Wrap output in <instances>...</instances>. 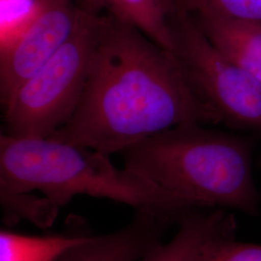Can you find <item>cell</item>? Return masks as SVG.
I'll return each instance as SVG.
<instances>
[{
    "instance_id": "obj_7",
    "label": "cell",
    "mask_w": 261,
    "mask_h": 261,
    "mask_svg": "<svg viewBox=\"0 0 261 261\" xmlns=\"http://www.w3.org/2000/svg\"><path fill=\"white\" fill-rule=\"evenodd\" d=\"M156 218L139 213L118 231L89 237L61 254L56 261H132L160 242L162 225Z\"/></svg>"
},
{
    "instance_id": "obj_5",
    "label": "cell",
    "mask_w": 261,
    "mask_h": 261,
    "mask_svg": "<svg viewBox=\"0 0 261 261\" xmlns=\"http://www.w3.org/2000/svg\"><path fill=\"white\" fill-rule=\"evenodd\" d=\"M172 53L206 101L234 130L261 135V84L215 47L194 16L176 8L168 19Z\"/></svg>"
},
{
    "instance_id": "obj_8",
    "label": "cell",
    "mask_w": 261,
    "mask_h": 261,
    "mask_svg": "<svg viewBox=\"0 0 261 261\" xmlns=\"http://www.w3.org/2000/svg\"><path fill=\"white\" fill-rule=\"evenodd\" d=\"M235 229L233 218L223 209L210 213L193 211L179 222L177 232L168 242L160 241L132 261H196L207 246L234 235Z\"/></svg>"
},
{
    "instance_id": "obj_6",
    "label": "cell",
    "mask_w": 261,
    "mask_h": 261,
    "mask_svg": "<svg viewBox=\"0 0 261 261\" xmlns=\"http://www.w3.org/2000/svg\"><path fill=\"white\" fill-rule=\"evenodd\" d=\"M82 5L83 0H36L27 22L1 43L2 103L64 44L76 25Z\"/></svg>"
},
{
    "instance_id": "obj_4",
    "label": "cell",
    "mask_w": 261,
    "mask_h": 261,
    "mask_svg": "<svg viewBox=\"0 0 261 261\" xmlns=\"http://www.w3.org/2000/svg\"><path fill=\"white\" fill-rule=\"evenodd\" d=\"M93 0H83L71 35L4 103L5 135L47 139L75 112L86 86L108 13Z\"/></svg>"
},
{
    "instance_id": "obj_3",
    "label": "cell",
    "mask_w": 261,
    "mask_h": 261,
    "mask_svg": "<svg viewBox=\"0 0 261 261\" xmlns=\"http://www.w3.org/2000/svg\"><path fill=\"white\" fill-rule=\"evenodd\" d=\"M255 140L189 123L163 130L124 150V168L198 208L258 213L252 172Z\"/></svg>"
},
{
    "instance_id": "obj_15",
    "label": "cell",
    "mask_w": 261,
    "mask_h": 261,
    "mask_svg": "<svg viewBox=\"0 0 261 261\" xmlns=\"http://www.w3.org/2000/svg\"><path fill=\"white\" fill-rule=\"evenodd\" d=\"M36 0H1V42L13 36L31 15Z\"/></svg>"
},
{
    "instance_id": "obj_1",
    "label": "cell",
    "mask_w": 261,
    "mask_h": 261,
    "mask_svg": "<svg viewBox=\"0 0 261 261\" xmlns=\"http://www.w3.org/2000/svg\"><path fill=\"white\" fill-rule=\"evenodd\" d=\"M189 123L223 119L172 51L108 13L81 102L49 139L112 155Z\"/></svg>"
},
{
    "instance_id": "obj_14",
    "label": "cell",
    "mask_w": 261,
    "mask_h": 261,
    "mask_svg": "<svg viewBox=\"0 0 261 261\" xmlns=\"http://www.w3.org/2000/svg\"><path fill=\"white\" fill-rule=\"evenodd\" d=\"M196 261H261V244L239 242L224 236L207 246Z\"/></svg>"
},
{
    "instance_id": "obj_10",
    "label": "cell",
    "mask_w": 261,
    "mask_h": 261,
    "mask_svg": "<svg viewBox=\"0 0 261 261\" xmlns=\"http://www.w3.org/2000/svg\"><path fill=\"white\" fill-rule=\"evenodd\" d=\"M117 19L139 28L159 46L172 50L168 19L177 8L174 0H93Z\"/></svg>"
},
{
    "instance_id": "obj_16",
    "label": "cell",
    "mask_w": 261,
    "mask_h": 261,
    "mask_svg": "<svg viewBox=\"0 0 261 261\" xmlns=\"http://www.w3.org/2000/svg\"><path fill=\"white\" fill-rule=\"evenodd\" d=\"M258 164H259V167L261 168V157L260 159H259V163H258Z\"/></svg>"
},
{
    "instance_id": "obj_2",
    "label": "cell",
    "mask_w": 261,
    "mask_h": 261,
    "mask_svg": "<svg viewBox=\"0 0 261 261\" xmlns=\"http://www.w3.org/2000/svg\"><path fill=\"white\" fill-rule=\"evenodd\" d=\"M109 154L53 139L0 137V192L38 191L56 206L79 195L108 198L168 224L198 207L128 168Z\"/></svg>"
},
{
    "instance_id": "obj_9",
    "label": "cell",
    "mask_w": 261,
    "mask_h": 261,
    "mask_svg": "<svg viewBox=\"0 0 261 261\" xmlns=\"http://www.w3.org/2000/svg\"><path fill=\"white\" fill-rule=\"evenodd\" d=\"M225 57L261 84V24L209 13H191Z\"/></svg>"
},
{
    "instance_id": "obj_12",
    "label": "cell",
    "mask_w": 261,
    "mask_h": 261,
    "mask_svg": "<svg viewBox=\"0 0 261 261\" xmlns=\"http://www.w3.org/2000/svg\"><path fill=\"white\" fill-rule=\"evenodd\" d=\"M0 198L6 220L10 222L28 219L33 224L45 227L53 224L58 214L59 207L46 196L38 197L31 193L0 192Z\"/></svg>"
},
{
    "instance_id": "obj_13",
    "label": "cell",
    "mask_w": 261,
    "mask_h": 261,
    "mask_svg": "<svg viewBox=\"0 0 261 261\" xmlns=\"http://www.w3.org/2000/svg\"><path fill=\"white\" fill-rule=\"evenodd\" d=\"M189 13H209L261 24V0H174Z\"/></svg>"
},
{
    "instance_id": "obj_11",
    "label": "cell",
    "mask_w": 261,
    "mask_h": 261,
    "mask_svg": "<svg viewBox=\"0 0 261 261\" xmlns=\"http://www.w3.org/2000/svg\"><path fill=\"white\" fill-rule=\"evenodd\" d=\"M89 237L63 235L40 237L2 229L0 261H56L66 251L85 242Z\"/></svg>"
}]
</instances>
